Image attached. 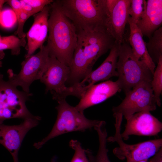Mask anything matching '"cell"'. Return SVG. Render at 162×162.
<instances>
[{
    "mask_svg": "<svg viewBox=\"0 0 162 162\" xmlns=\"http://www.w3.org/2000/svg\"><path fill=\"white\" fill-rule=\"evenodd\" d=\"M56 1L76 31L106 32L108 14L106 0Z\"/></svg>",
    "mask_w": 162,
    "mask_h": 162,
    "instance_id": "obj_3",
    "label": "cell"
},
{
    "mask_svg": "<svg viewBox=\"0 0 162 162\" xmlns=\"http://www.w3.org/2000/svg\"><path fill=\"white\" fill-rule=\"evenodd\" d=\"M51 162H58L56 160V158H53L51 160Z\"/></svg>",
    "mask_w": 162,
    "mask_h": 162,
    "instance_id": "obj_34",
    "label": "cell"
},
{
    "mask_svg": "<svg viewBox=\"0 0 162 162\" xmlns=\"http://www.w3.org/2000/svg\"><path fill=\"white\" fill-rule=\"evenodd\" d=\"M26 3L30 5L38 13L41 11L46 6L50 4L52 0H23Z\"/></svg>",
    "mask_w": 162,
    "mask_h": 162,
    "instance_id": "obj_27",
    "label": "cell"
},
{
    "mask_svg": "<svg viewBox=\"0 0 162 162\" xmlns=\"http://www.w3.org/2000/svg\"><path fill=\"white\" fill-rule=\"evenodd\" d=\"M6 0H0V14L2 10V8L4 3L6 2ZM1 36L0 34V37Z\"/></svg>",
    "mask_w": 162,
    "mask_h": 162,
    "instance_id": "obj_32",
    "label": "cell"
},
{
    "mask_svg": "<svg viewBox=\"0 0 162 162\" xmlns=\"http://www.w3.org/2000/svg\"><path fill=\"white\" fill-rule=\"evenodd\" d=\"M105 126V123L101 122L94 128L98 134L99 145L95 155L89 149L86 150V154L90 162H111L108 155V150L106 147L107 132Z\"/></svg>",
    "mask_w": 162,
    "mask_h": 162,
    "instance_id": "obj_19",
    "label": "cell"
},
{
    "mask_svg": "<svg viewBox=\"0 0 162 162\" xmlns=\"http://www.w3.org/2000/svg\"><path fill=\"white\" fill-rule=\"evenodd\" d=\"M15 14L12 10L5 9L2 10L0 14V24L5 28H10L15 23L13 21V14Z\"/></svg>",
    "mask_w": 162,
    "mask_h": 162,
    "instance_id": "obj_25",
    "label": "cell"
},
{
    "mask_svg": "<svg viewBox=\"0 0 162 162\" xmlns=\"http://www.w3.org/2000/svg\"><path fill=\"white\" fill-rule=\"evenodd\" d=\"M70 73L69 66L49 55L47 63L39 80L46 86V92L50 91L53 99L65 98L69 87L66 86Z\"/></svg>",
    "mask_w": 162,
    "mask_h": 162,
    "instance_id": "obj_11",
    "label": "cell"
},
{
    "mask_svg": "<svg viewBox=\"0 0 162 162\" xmlns=\"http://www.w3.org/2000/svg\"><path fill=\"white\" fill-rule=\"evenodd\" d=\"M148 110H144L134 114L126 120L124 130L121 136L127 140L132 135L153 136L162 130V123Z\"/></svg>",
    "mask_w": 162,
    "mask_h": 162,
    "instance_id": "obj_13",
    "label": "cell"
},
{
    "mask_svg": "<svg viewBox=\"0 0 162 162\" xmlns=\"http://www.w3.org/2000/svg\"><path fill=\"white\" fill-rule=\"evenodd\" d=\"M3 76L0 72V123L8 119L32 116L26 104L32 94L19 90Z\"/></svg>",
    "mask_w": 162,
    "mask_h": 162,
    "instance_id": "obj_7",
    "label": "cell"
},
{
    "mask_svg": "<svg viewBox=\"0 0 162 162\" xmlns=\"http://www.w3.org/2000/svg\"><path fill=\"white\" fill-rule=\"evenodd\" d=\"M115 118V133L114 136L107 138V141L116 142L118 146L113 151L115 155L119 160L126 162H138L153 156L162 147L161 138L129 144L125 143L121 136V126L123 115L118 113L113 115Z\"/></svg>",
    "mask_w": 162,
    "mask_h": 162,
    "instance_id": "obj_6",
    "label": "cell"
},
{
    "mask_svg": "<svg viewBox=\"0 0 162 162\" xmlns=\"http://www.w3.org/2000/svg\"><path fill=\"white\" fill-rule=\"evenodd\" d=\"M6 2L11 7L16 16L22 9L20 0H9Z\"/></svg>",
    "mask_w": 162,
    "mask_h": 162,
    "instance_id": "obj_28",
    "label": "cell"
},
{
    "mask_svg": "<svg viewBox=\"0 0 162 162\" xmlns=\"http://www.w3.org/2000/svg\"><path fill=\"white\" fill-rule=\"evenodd\" d=\"M69 146L74 151V156L70 162H89L86 150L82 147L79 142L72 140L69 142Z\"/></svg>",
    "mask_w": 162,
    "mask_h": 162,
    "instance_id": "obj_24",
    "label": "cell"
},
{
    "mask_svg": "<svg viewBox=\"0 0 162 162\" xmlns=\"http://www.w3.org/2000/svg\"><path fill=\"white\" fill-rule=\"evenodd\" d=\"M36 54L26 58L21 63V70L15 74L11 69L7 73L8 80L14 86H20L23 91L29 92V87L34 81L39 80L46 66L49 53L46 45H43Z\"/></svg>",
    "mask_w": 162,
    "mask_h": 162,
    "instance_id": "obj_9",
    "label": "cell"
},
{
    "mask_svg": "<svg viewBox=\"0 0 162 162\" xmlns=\"http://www.w3.org/2000/svg\"><path fill=\"white\" fill-rule=\"evenodd\" d=\"M41 118L33 116L24 119L17 125L0 123V143L10 152L14 162H19L18 153L22 140L27 133L39 124Z\"/></svg>",
    "mask_w": 162,
    "mask_h": 162,
    "instance_id": "obj_12",
    "label": "cell"
},
{
    "mask_svg": "<svg viewBox=\"0 0 162 162\" xmlns=\"http://www.w3.org/2000/svg\"><path fill=\"white\" fill-rule=\"evenodd\" d=\"M151 83L141 82L125 92V96L122 102L113 107V115L121 113L127 119L137 112L155 110L158 105Z\"/></svg>",
    "mask_w": 162,
    "mask_h": 162,
    "instance_id": "obj_8",
    "label": "cell"
},
{
    "mask_svg": "<svg viewBox=\"0 0 162 162\" xmlns=\"http://www.w3.org/2000/svg\"><path fill=\"white\" fill-rule=\"evenodd\" d=\"M25 38H20L14 35L0 37V51L9 49L11 54L18 55L20 52L21 48L26 44Z\"/></svg>",
    "mask_w": 162,
    "mask_h": 162,
    "instance_id": "obj_21",
    "label": "cell"
},
{
    "mask_svg": "<svg viewBox=\"0 0 162 162\" xmlns=\"http://www.w3.org/2000/svg\"><path fill=\"white\" fill-rule=\"evenodd\" d=\"M5 56V53L3 50L0 51V68L2 66V60L3 59Z\"/></svg>",
    "mask_w": 162,
    "mask_h": 162,
    "instance_id": "obj_31",
    "label": "cell"
},
{
    "mask_svg": "<svg viewBox=\"0 0 162 162\" xmlns=\"http://www.w3.org/2000/svg\"><path fill=\"white\" fill-rule=\"evenodd\" d=\"M146 42L148 52L153 62L158 63L160 57L162 56V28L156 30Z\"/></svg>",
    "mask_w": 162,
    "mask_h": 162,
    "instance_id": "obj_20",
    "label": "cell"
},
{
    "mask_svg": "<svg viewBox=\"0 0 162 162\" xmlns=\"http://www.w3.org/2000/svg\"><path fill=\"white\" fill-rule=\"evenodd\" d=\"M65 99L57 100L58 105L56 107L57 111L56 122L49 134L41 141L34 144L36 148H40L49 140L59 135L72 132H84L94 128L99 123L100 120L86 118L83 112L69 105Z\"/></svg>",
    "mask_w": 162,
    "mask_h": 162,
    "instance_id": "obj_4",
    "label": "cell"
},
{
    "mask_svg": "<svg viewBox=\"0 0 162 162\" xmlns=\"http://www.w3.org/2000/svg\"><path fill=\"white\" fill-rule=\"evenodd\" d=\"M121 90L118 82L107 80L89 88L80 98L75 106L79 111L84 112L86 109L104 101Z\"/></svg>",
    "mask_w": 162,
    "mask_h": 162,
    "instance_id": "obj_15",
    "label": "cell"
},
{
    "mask_svg": "<svg viewBox=\"0 0 162 162\" xmlns=\"http://www.w3.org/2000/svg\"><path fill=\"white\" fill-rule=\"evenodd\" d=\"M50 4L46 46L50 55L69 67L77 44L76 29L62 11L56 1Z\"/></svg>",
    "mask_w": 162,
    "mask_h": 162,
    "instance_id": "obj_2",
    "label": "cell"
},
{
    "mask_svg": "<svg viewBox=\"0 0 162 162\" xmlns=\"http://www.w3.org/2000/svg\"><path fill=\"white\" fill-rule=\"evenodd\" d=\"M145 11L136 24L143 36L149 38L162 23V0H148Z\"/></svg>",
    "mask_w": 162,
    "mask_h": 162,
    "instance_id": "obj_17",
    "label": "cell"
},
{
    "mask_svg": "<svg viewBox=\"0 0 162 162\" xmlns=\"http://www.w3.org/2000/svg\"><path fill=\"white\" fill-rule=\"evenodd\" d=\"M151 83L158 106H160L161 105L160 96L162 91V56L159 58Z\"/></svg>",
    "mask_w": 162,
    "mask_h": 162,
    "instance_id": "obj_22",
    "label": "cell"
},
{
    "mask_svg": "<svg viewBox=\"0 0 162 162\" xmlns=\"http://www.w3.org/2000/svg\"><path fill=\"white\" fill-rule=\"evenodd\" d=\"M130 28L129 44L133 53L139 60L143 62L153 74L156 66L149 55L140 30L132 20L130 16L128 20Z\"/></svg>",
    "mask_w": 162,
    "mask_h": 162,
    "instance_id": "obj_18",
    "label": "cell"
},
{
    "mask_svg": "<svg viewBox=\"0 0 162 162\" xmlns=\"http://www.w3.org/2000/svg\"><path fill=\"white\" fill-rule=\"evenodd\" d=\"M130 0H117L110 12L107 19L106 32L115 42L121 44L124 41L125 26L128 23Z\"/></svg>",
    "mask_w": 162,
    "mask_h": 162,
    "instance_id": "obj_14",
    "label": "cell"
},
{
    "mask_svg": "<svg viewBox=\"0 0 162 162\" xmlns=\"http://www.w3.org/2000/svg\"><path fill=\"white\" fill-rule=\"evenodd\" d=\"M149 160L151 162H162V147Z\"/></svg>",
    "mask_w": 162,
    "mask_h": 162,
    "instance_id": "obj_30",
    "label": "cell"
},
{
    "mask_svg": "<svg viewBox=\"0 0 162 162\" xmlns=\"http://www.w3.org/2000/svg\"><path fill=\"white\" fill-rule=\"evenodd\" d=\"M146 4L145 0H130L129 14L135 24L137 22L144 14Z\"/></svg>",
    "mask_w": 162,
    "mask_h": 162,
    "instance_id": "obj_23",
    "label": "cell"
},
{
    "mask_svg": "<svg viewBox=\"0 0 162 162\" xmlns=\"http://www.w3.org/2000/svg\"><path fill=\"white\" fill-rule=\"evenodd\" d=\"M20 1L22 10L31 16L38 13L30 5L24 2L23 0H20Z\"/></svg>",
    "mask_w": 162,
    "mask_h": 162,
    "instance_id": "obj_29",
    "label": "cell"
},
{
    "mask_svg": "<svg viewBox=\"0 0 162 162\" xmlns=\"http://www.w3.org/2000/svg\"><path fill=\"white\" fill-rule=\"evenodd\" d=\"M76 32L77 44L69 67L70 73L67 80L73 85L89 74L97 60L110 50L115 42L106 32Z\"/></svg>",
    "mask_w": 162,
    "mask_h": 162,
    "instance_id": "obj_1",
    "label": "cell"
},
{
    "mask_svg": "<svg viewBox=\"0 0 162 162\" xmlns=\"http://www.w3.org/2000/svg\"><path fill=\"white\" fill-rule=\"evenodd\" d=\"M121 44L115 42L110 49L109 55L102 64L92 71L80 82L69 87V95L80 98L86 91L95 83L107 80L113 76L118 77L116 63Z\"/></svg>",
    "mask_w": 162,
    "mask_h": 162,
    "instance_id": "obj_10",
    "label": "cell"
},
{
    "mask_svg": "<svg viewBox=\"0 0 162 162\" xmlns=\"http://www.w3.org/2000/svg\"><path fill=\"white\" fill-rule=\"evenodd\" d=\"M31 16L30 15L22 9L16 16L18 24L16 34L18 35L19 38H25L26 34L23 31L24 26L26 21Z\"/></svg>",
    "mask_w": 162,
    "mask_h": 162,
    "instance_id": "obj_26",
    "label": "cell"
},
{
    "mask_svg": "<svg viewBox=\"0 0 162 162\" xmlns=\"http://www.w3.org/2000/svg\"><path fill=\"white\" fill-rule=\"evenodd\" d=\"M116 63L117 80L125 92L142 82H151L153 75L146 66L134 55L131 46L124 41L121 44Z\"/></svg>",
    "mask_w": 162,
    "mask_h": 162,
    "instance_id": "obj_5",
    "label": "cell"
},
{
    "mask_svg": "<svg viewBox=\"0 0 162 162\" xmlns=\"http://www.w3.org/2000/svg\"><path fill=\"white\" fill-rule=\"evenodd\" d=\"M50 9V6L47 5L34 16L33 23L26 34L27 53L25 56L26 58L40 48L47 39Z\"/></svg>",
    "mask_w": 162,
    "mask_h": 162,
    "instance_id": "obj_16",
    "label": "cell"
},
{
    "mask_svg": "<svg viewBox=\"0 0 162 162\" xmlns=\"http://www.w3.org/2000/svg\"><path fill=\"white\" fill-rule=\"evenodd\" d=\"M138 162H151L149 160L148 161V160H142Z\"/></svg>",
    "mask_w": 162,
    "mask_h": 162,
    "instance_id": "obj_33",
    "label": "cell"
}]
</instances>
